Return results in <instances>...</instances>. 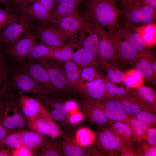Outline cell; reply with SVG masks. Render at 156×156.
<instances>
[{
  "label": "cell",
  "mask_w": 156,
  "mask_h": 156,
  "mask_svg": "<svg viewBox=\"0 0 156 156\" xmlns=\"http://www.w3.org/2000/svg\"><path fill=\"white\" fill-rule=\"evenodd\" d=\"M111 0H87L84 17L92 24L105 28L109 32L116 29L122 10Z\"/></svg>",
  "instance_id": "6da1fadb"
},
{
  "label": "cell",
  "mask_w": 156,
  "mask_h": 156,
  "mask_svg": "<svg viewBox=\"0 0 156 156\" xmlns=\"http://www.w3.org/2000/svg\"><path fill=\"white\" fill-rule=\"evenodd\" d=\"M120 18L121 23L135 27L155 23L156 10L151 7L139 3L122 10Z\"/></svg>",
  "instance_id": "7a4b0ae2"
},
{
  "label": "cell",
  "mask_w": 156,
  "mask_h": 156,
  "mask_svg": "<svg viewBox=\"0 0 156 156\" xmlns=\"http://www.w3.org/2000/svg\"><path fill=\"white\" fill-rule=\"evenodd\" d=\"M18 105L9 102L0 105V123L10 130L24 127L27 121Z\"/></svg>",
  "instance_id": "3957f363"
},
{
  "label": "cell",
  "mask_w": 156,
  "mask_h": 156,
  "mask_svg": "<svg viewBox=\"0 0 156 156\" xmlns=\"http://www.w3.org/2000/svg\"><path fill=\"white\" fill-rule=\"evenodd\" d=\"M76 36L81 46L99 61L98 37L92 23L83 17L81 27Z\"/></svg>",
  "instance_id": "277c9868"
},
{
  "label": "cell",
  "mask_w": 156,
  "mask_h": 156,
  "mask_svg": "<svg viewBox=\"0 0 156 156\" xmlns=\"http://www.w3.org/2000/svg\"><path fill=\"white\" fill-rule=\"evenodd\" d=\"M53 60H49L48 58H43L38 60L46 69L55 91L66 92L72 87L68 82L64 69Z\"/></svg>",
  "instance_id": "5b68a950"
},
{
  "label": "cell",
  "mask_w": 156,
  "mask_h": 156,
  "mask_svg": "<svg viewBox=\"0 0 156 156\" xmlns=\"http://www.w3.org/2000/svg\"><path fill=\"white\" fill-rule=\"evenodd\" d=\"M98 39V53L101 59L105 60L116 65L123 62L114 44L107 36V32L104 27L93 25Z\"/></svg>",
  "instance_id": "8992f818"
},
{
  "label": "cell",
  "mask_w": 156,
  "mask_h": 156,
  "mask_svg": "<svg viewBox=\"0 0 156 156\" xmlns=\"http://www.w3.org/2000/svg\"><path fill=\"white\" fill-rule=\"evenodd\" d=\"M86 100L99 108L109 120L125 123L130 116L126 113L120 103L116 99Z\"/></svg>",
  "instance_id": "52a82bcc"
},
{
  "label": "cell",
  "mask_w": 156,
  "mask_h": 156,
  "mask_svg": "<svg viewBox=\"0 0 156 156\" xmlns=\"http://www.w3.org/2000/svg\"><path fill=\"white\" fill-rule=\"evenodd\" d=\"M107 78V77L98 78L86 83L77 81L73 85L72 88L86 100H105Z\"/></svg>",
  "instance_id": "ba28073f"
},
{
  "label": "cell",
  "mask_w": 156,
  "mask_h": 156,
  "mask_svg": "<svg viewBox=\"0 0 156 156\" xmlns=\"http://www.w3.org/2000/svg\"><path fill=\"white\" fill-rule=\"evenodd\" d=\"M107 32L108 38L123 61L133 65L139 58L145 55L139 53L129 43L122 38L116 29L112 32Z\"/></svg>",
  "instance_id": "9c48e42d"
},
{
  "label": "cell",
  "mask_w": 156,
  "mask_h": 156,
  "mask_svg": "<svg viewBox=\"0 0 156 156\" xmlns=\"http://www.w3.org/2000/svg\"><path fill=\"white\" fill-rule=\"evenodd\" d=\"M116 30L119 35L140 54L149 57L153 55L147 47L139 34L132 27L119 23Z\"/></svg>",
  "instance_id": "30bf717a"
},
{
  "label": "cell",
  "mask_w": 156,
  "mask_h": 156,
  "mask_svg": "<svg viewBox=\"0 0 156 156\" xmlns=\"http://www.w3.org/2000/svg\"><path fill=\"white\" fill-rule=\"evenodd\" d=\"M82 18L77 11L52 23L63 37L67 40L78 32L82 25Z\"/></svg>",
  "instance_id": "8fae6325"
},
{
  "label": "cell",
  "mask_w": 156,
  "mask_h": 156,
  "mask_svg": "<svg viewBox=\"0 0 156 156\" xmlns=\"http://www.w3.org/2000/svg\"><path fill=\"white\" fill-rule=\"evenodd\" d=\"M37 35L29 31L24 36L10 44L8 52L12 57L21 61L27 57L32 47L36 43Z\"/></svg>",
  "instance_id": "7c38bea8"
},
{
  "label": "cell",
  "mask_w": 156,
  "mask_h": 156,
  "mask_svg": "<svg viewBox=\"0 0 156 156\" xmlns=\"http://www.w3.org/2000/svg\"><path fill=\"white\" fill-rule=\"evenodd\" d=\"M13 81L16 87L22 92L42 96L50 91L28 75L22 72L16 73Z\"/></svg>",
  "instance_id": "4fadbf2b"
},
{
  "label": "cell",
  "mask_w": 156,
  "mask_h": 156,
  "mask_svg": "<svg viewBox=\"0 0 156 156\" xmlns=\"http://www.w3.org/2000/svg\"><path fill=\"white\" fill-rule=\"evenodd\" d=\"M68 44L73 51L71 60L78 66L82 68L88 66L98 67L99 61L81 46L76 35L69 39Z\"/></svg>",
  "instance_id": "5bb4252c"
},
{
  "label": "cell",
  "mask_w": 156,
  "mask_h": 156,
  "mask_svg": "<svg viewBox=\"0 0 156 156\" xmlns=\"http://www.w3.org/2000/svg\"><path fill=\"white\" fill-rule=\"evenodd\" d=\"M116 99L120 101L125 110L129 115L134 116L144 110L156 112V106L129 93L121 98Z\"/></svg>",
  "instance_id": "9a60e30c"
},
{
  "label": "cell",
  "mask_w": 156,
  "mask_h": 156,
  "mask_svg": "<svg viewBox=\"0 0 156 156\" xmlns=\"http://www.w3.org/2000/svg\"><path fill=\"white\" fill-rule=\"evenodd\" d=\"M22 72L47 88L50 92L55 91L51 83L47 71L38 62L24 65Z\"/></svg>",
  "instance_id": "2e32d148"
},
{
  "label": "cell",
  "mask_w": 156,
  "mask_h": 156,
  "mask_svg": "<svg viewBox=\"0 0 156 156\" xmlns=\"http://www.w3.org/2000/svg\"><path fill=\"white\" fill-rule=\"evenodd\" d=\"M80 105L85 117L90 122L101 127L109 125L110 120L99 108L86 99L81 101Z\"/></svg>",
  "instance_id": "e0dca14e"
},
{
  "label": "cell",
  "mask_w": 156,
  "mask_h": 156,
  "mask_svg": "<svg viewBox=\"0 0 156 156\" xmlns=\"http://www.w3.org/2000/svg\"><path fill=\"white\" fill-rule=\"evenodd\" d=\"M37 35L38 39L52 47L64 45L67 40L54 25L48 26L44 25L40 28Z\"/></svg>",
  "instance_id": "ac0fdd59"
},
{
  "label": "cell",
  "mask_w": 156,
  "mask_h": 156,
  "mask_svg": "<svg viewBox=\"0 0 156 156\" xmlns=\"http://www.w3.org/2000/svg\"><path fill=\"white\" fill-rule=\"evenodd\" d=\"M42 105L36 99L25 95L21 96L18 102L20 108L28 120L40 116V110Z\"/></svg>",
  "instance_id": "d6986e66"
},
{
  "label": "cell",
  "mask_w": 156,
  "mask_h": 156,
  "mask_svg": "<svg viewBox=\"0 0 156 156\" xmlns=\"http://www.w3.org/2000/svg\"><path fill=\"white\" fill-rule=\"evenodd\" d=\"M27 27L23 21L19 23L14 21L7 25L1 33L0 39L4 43L10 44L26 32Z\"/></svg>",
  "instance_id": "ffe728a7"
},
{
  "label": "cell",
  "mask_w": 156,
  "mask_h": 156,
  "mask_svg": "<svg viewBox=\"0 0 156 156\" xmlns=\"http://www.w3.org/2000/svg\"><path fill=\"white\" fill-rule=\"evenodd\" d=\"M83 0H71L57 5L55 11L49 17L46 24L73 14L77 11L79 5Z\"/></svg>",
  "instance_id": "44dd1931"
},
{
  "label": "cell",
  "mask_w": 156,
  "mask_h": 156,
  "mask_svg": "<svg viewBox=\"0 0 156 156\" xmlns=\"http://www.w3.org/2000/svg\"><path fill=\"white\" fill-rule=\"evenodd\" d=\"M30 1L32 2L31 5H29L26 4L20 8L25 14L37 20L40 23L46 24L50 14L37 0H30Z\"/></svg>",
  "instance_id": "7402d4cb"
},
{
  "label": "cell",
  "mask_w": 156,
  "mask_h": 156,
  "mask_svg": "<svg viewBox=\"0 0 156 156\" xmlns=\"http://www.w3.org/2000/svg\"><path fill=\"white\" fill-rule=\"evenodd\" d=\"M23 146L31 151L43 146L49 141L44 136L31 130L21 131Z\"/></svg>",
  "instance_id": "603a6c76"
},
{
  "label": "cell",
  "mask_w": 156,
  "mask_h": 156,
  "mask_svg": "<svg viewBox=\"0 0 156 156\" xmlns=\"http://www.w3.org/2000/svg\"><path fill=\"white\" fill-rule=\"evenodd\" d=\"M63 138L60 146L64 156H86L85 149L77 143L75 138L65 135Z\"/></svg>",
  "instance_id": "cb8c5ba5"
},
{
  "label": "cell",
  "mask_w": 156,
  "mask_h": 156,
  "mask_svg": "<svg viewBox=\"0 0 156 156\" xmlns=\"http://www.w3.org/2000/svg\"><path fill=\"white\" fill-rule=\"evenodd\" d=\"M133 28L139 34L147 47L149 48L156 44L155 23Z\"/></svg>",
  "instance_id": "d4e9b609"
},
{
  "label": "cell",
  "mask_w": 156,
  "mask_h": 156,
  "mask_svg": "<svg viewBox=\"0 0 156 156\" xmlns=\"http://www.w3.org/2000/svg\"><path fill=\"white\" fill-rule=\"evenodd\" d=\"M154 57L143 56L137 60L133 64L135 68L145 79L152 82L153 73L151 67V61Z\"/></svg>",
  "instance_id": "484cf974"
},
{
  "label": "cell",
  "mask_w": 156,
  "mask_h": 156,
  "mask_svg": "<svg viewBox=\"0 0 156 156\" xmlns=\"http://www.w3.org/2000/svg\"><path fill=\"white\" fill-rule=\"evenodd\" d=\"M96 134L87 127H82L76 131L74 138L77 143L83 148L92 146L95 142Z\"/></svg>",
  "instance_id": "4316f807"
},
{
  "label": "cell",
  "mask_w": 156,
  "mask_h": 156,
  "mask_svg": "<svg viewBox=\"0 0 156 156\" xmlns=\"http://www.w3.org/2000/svg\"><path fill=\"white\" fill-rule=\"evenodd\" d=\"M125 123L131 131L133 141L138 143L142 142V138L149 128L133 116H130Z\"/></svg>",
  "instance_id": "83f0119b"
},
{
  "label": "cell",
  "mask_w": 156,
  "mask_h": 156,
  "mask_svg": "<svg viewBox=\"0 0 156 156\" xmlns=\"http://www.w3.org/2000/svg\"><path fill=\"white\" fill-rule=\"evenodd\" d=\"M109 125L119 135L127 148L132 149V135L129 127L125 122L119 121L110 120Z\"/></svg>",
  "instance_id": "f1b7e54d"
},
{
  "label": "cell",
  "mask_w": 156,
  "mask_h": 156,
  "mask_svg": "<svg viewBox=\"0 0 156 156\" xmlns=\"http://www.w3.org/2000/svg\"><path fill=\"white\" fill-rule=\"evenodd\" d=\"M40 115L44 119L49 126L51 133L49 136L52 139L60 137L63 138L65 134L62 131L47 108L43 104L40 110Z\"/></svg>",
  "instance_id": "f546056e"
},
{
  "label": "cell",
  "mask_w": 156,
  "mask_h": 156,
  "mask_svg": "<svg viewBox=\"0 0 156 156\" xmlns=\"http://www.w3.org/2000/svg\"><path fill=\"white\" fill-rule=\"evenodd\" d=\"M99 61L105 69L107 78L110 81L115 83L124 82L125 78V73L107 60L101 59Z\"/></svg>",
  "instance_id": "4dcf8cb0"
},
{
  "label": "cell",
  "mask_w": 156,
  "mask_h": 156,
  "mask_svg": "<svg viewBox=\"0 0 156 156\" xmlns=\"http://www.w3.org/2000/svg\"><path fill=\"white\" fill-rule=\"evenodd\" d=\"M108 138L112 148L118 154L125 148L127 147L125 144L117 133L110 126L101 127Z\"/></svg>",
  "instance_id": "1f68e13d"
},
{
  "label": "cell",
  "mask_w": 156,
  "mask_h": 156,
  "mask_svg": "<svg viewBox=\"0 0 156 156\" xmlns=\"http://www.w3.org/2000/svg\"><path fill=\"white\" fill-rule=\"evenodd\" d=\"M95 142L97 147L102 155L109 156H116L118 155L101 129L96 134Z\"/></svg>",
  "instance_id": "d6a6232c"
},
{
  "label": "cell",
  "mask_w": 156,
  "mask_h": 156,
  "mask_svg": "<svg viewBox=\"0 0 156 156\" xmlns=\"http://www.w3.org/2000/svg\"><path fill=\"white\" fill-rule=\"evenodd\" d=\"M73 51L68 44L53 47L50 58L60 62H66L71 60Z\"/></svg>",
  "instance_id": "836d02e7"
},
{
  "label": "cell",
  "mask_w": 156,
  "mask_h": 156,
  "mask_svg": "<svg viewBox=\"0 0 156 156\" xmlns=\"http://www.w3.org/2000/svg\"><path fill=\"white\" fill-rule=\"evenodd\" d=\"M131 91H128L130 94L140 98L145 101L156 106V94L155 91L152 88L143 85Z\"/></svg>",
  "instance_id": "e575fe53"
},
{
  "label": "cell",
  "mask_w": 156,
  "mask_h": 156,
  "mask_svg": "<svg viewBox=\"0 0 156 156\" xmlns=\"http://www.w3.org/2000/svg\"><path fill=\"white\" fill-rule=\"evenodd\" d=\"M27 125L31 130L41 135L49 136L51 134V130L49 126L41 116L28 120Z\"/></svg>",
  "instance_id": "d590c367"
},
{
  "label": "cell",
  "mask_w": 156,
  "mask_h": 156,
  "mask_svg": "<svg viewBox=\"0 0 156 156\" xmlns=\"http://www.w3.org/2000/svg\"><path fill=\"white\" fill-rule=\"evenodd\" d=\"M53 48L42 42L36 43L31 49L27 57L37 60L50 58Z\"/></svg>",
  "instance_id": "8d00e7d4"
},
{
  "label": "cell",
  "mask_w": 156,
  "mask_h": 156,
  "mask_svg": "<svg viewBox=\"0 0 156 156\" xmlns=\"http://www.w3.org/2000/svg\"><path fill=\"white\" fill-rule=\"evenodd\" d=\"M125 74L123 83L129 89H135L142 86L144 79L135 69L129 70Z\"/></svg>",
  "instance_id": "74e56055"
},
{
  "label": "cell",
  "mask_w": 156,
  "mask_h": 156,
  "mask_svg": "<svg viewBox=\"0 0 156 156\" xmlns=\"http://www.w3.org/2000/svg\"><path fill=\"white\" fill-rule=\"evenodd\" d=\"M82 68L71 60L64 62V70L72 88L73 85L78 80Z\"/></svg>",
  "instance_id": "f35d334b"
},
{
  "label": "cell",
  "mask_w": 156,
  "mask_h": 156,
  "mask_svg": "<svg viewBox=\"0 0 156 156\" xmlns=\"http://www.w3.org/2000/svg\"><path fill=\"white\" fill-rule=\"evenodd\" d=\"M97 67L88 66L82 68L78 81L82 83L88 82L96 79L106 77L98 70Z\"/></svg>",
  "instance_id": "ab89813d"
},
{
  "label": "cell",
  "mask_w": 156,
  "mask_h": 156,
  "mask_svg": "<svg viewBox=\"0 0 156 156\" xmlns=\"http://www.w3.org/2000/svg\"><path fill=\"white\" fill-rule=\"evenodd\" d=\"M116 84L108 80L107 78L106 79V99H119L129 94L127 90L125 88L117 87Z\"/></svg>",
  "instance_id": "60d3db41"
},
{
  "label": "cell",
  "mask_w": 156,
  "mask_h": 156,
  "mask_svg": "<svg viewBox=\"0 0 156 156\" xmlns=\"http://www.w3.org/2000/svg\"><path fill=\"white\" fill-rule=\"evenodd\" d=\"M0 143L13 149L23 146L21 131L9 133Z\"/></svg>",
  "instance_id": "b9f144b4"
},
{
  "label": "cell",
  "mask_w": 156,
  "mask_h": 156,
  "mask_svg": "<svg viewBox=\"0 0 156 156\" xmlns=\"http://www.w3.org/2000/svg\"><path fill=\"white\" fill-rule=\"evenodd\" d=\"M133 116L149 128L156 126V115L155 112L144 110Z\"/></svg>",
  "instance_id": "7bdbcfd3"
},
{
  "label": "cell",
  "mask_w": 156,
  "mask_h": 156,
  "mask_svg": "<svg viewBox=\"0 0 156 156\" xmlns=\"http://www.w3.org/2000/svg\"><path fill=\"white\" fill-rule=\"evenodd\" d=\"M38 155L41 156H64L61 149L60 145L49 141L43 146L39 153Z\"/></svg>",
  "instance_id": "ee69618b"
},
{
  "label": "cell",
  "mask_w": 156,
  "mask_h": 156,
  "mask_svg": "<svg viewBox=\"0 0 156 156\" xmlns=\"http://www.w3.org/2000/svg\"><path fill=\"white\" fill-rule=\"evenodd\" d=\"M44 103L47 108H51L57 110L62 113L68 118L69 113L65 109L63 103L54 98L46 99Z\"/></svg>",
  "instance_id": "f6af8a7d"
},
{
  "label": "cell",
  "mask_w": 156,
  "mask_h": 156,
  "mask_svg": "<svg viewBox=\"0 0 156 156\" xmlns=\"http://www.w3.org/2000/svg\"><path fill=\"white\" fill-rule=\"evenodd\" d=\"M139 144V146L137 151L135 152L138 156H156V148L144 142H142Z\"/></svg>",
  "instance_id": "bcb514c9"
},
{
  "label": "cell",
  "mask_w": 156,
  "mask_h": 156,
  "mask_svg": "<svg viewBox=\"0 0 156 156\" xmlns=\"http://www.w3.org/2000/svg\"><path fill=\"white\" fill-rule=\"evenodd\" d=\"M16 20V19L11 14L8 7H6L5 9H0V31L2 30L6 26L12 22Z\"/></svg>",
  "instance_id": "7dc6e473"
},
{
  "label": "cell",
  "mask_w": 156,
  "mask_h": 156,
  "mask_svg": "<svg viewBox=\"0 0 156 156\" xmlns=\"http://www.w3.org/2000/svg\"><path fill=\"white\" fill-rule=\"evenodd\" d=\"M85 117L83 112L79 109L69 114L67 121L70 125H76L82 122Z\"/></svg>",
  "instance_id": "c3c4849f"
},
{
  "label": "cell",
  "mask_w": 156,
  "mask_h": 156,
  "mask_svg": "<svg viewBox=\"0 0 156 156\" xmlns=\"http://www.w3.org/2000/svg\"><path fill=\"white\" fill-rule=\"evenodd\" d=\"M10 155L13 156H33L35 155L32 151L23 146L16 148L13 149L10 152Z\"/></svg>",
  "instance_id": "681fc988"
},
{
  "label": "cell",
  "mask_w": 156,
  "mask_h": 156,
  "mask_svg": "<svg viewBox=\"0 0 156 156\" xmlns=\"http://www.w3.org/2000/svg\"><path fill=\"white\" fill-rule=\"evenodd\" d=\"M51 15L55 11L58 4L55 0H37Z\"/></svg>",
  "instance_id": "f907efd6"
},
{
  "label": "cell",
  "mask_w": 156,
  "mask_h": 156,
  "mask_svg": "<svg viewBox=\"0 0 156 156\" xmlns=\"http://www.w3.org/2000/svg\"><path fill=\"white\" fill-rule=\"evenodd\" d=\"M8 80L7 75L0 67V96L4 93L8 86Z\"/></svg>",
  "instance_id": "816d5d0a"
},
{
  "label": "cell",
  "mask_w": 156,
  "mask_h": 156,
  "mask_svg": "<svg viewBox=\"0 0 156 156\" xmlns=\"http://www.w3.org/2000/svg\"><path fill=\"white\" fill-rule=\"evenodd\" d=\"M63 104L65 109L69 114L79 110V104L77 101L74 100H66Z\"/></svg>",
  "instance_id": "f5cc1de1"
},
{
  "label": "cell",
  "mask_w": 156,
  "mask_h": 156,
  "mask_svg": "<svg viewBox=\"0 0 156 156\" xmlns=\"http://www.w3.org/2000/svg\"><path fill=\"white\" fill-rule=\"evenodd\" d=\"M142 0H120L121 7L125 10L131 6L139 4Z\"/></svg>",
  "instance_id": "db71d44e"
},
{
  "label": "cell",
  "mask_w": 156,
  "mask_h": 156,
  "mask_svg": "<svg viewBox=\"0 0 156 156\" xmlns=\"http://www.w3.org/2000/svg\"><path fill=\"white\" fill-rule=\"evenodd\" d=\"M120 153L121 156H138L136 152L132 149L126 147L122 150Z\"/></svg>",
  "instance_id": "11a10c76"
},
{
  "label": "cell",
  "mask_w": 156,
  "mask_h": 156,
  "mask_svg": "<svg viewBox=\"0 0 156 156\" xmlns=\"http://www.w3.org/2000/svg\"><path fill=\"white\" fill-rule=\"evenodd\" d=\"M11 131L5 128L0 123V141L4 139L10 133Z\"/></svg>",
  "instance_id": "9f6ffc18"
},
{
  "label": "cell",
  "mask_w": 156,
  "mask_h": 156,
  "mask_svg": "<svg viewBox=\"0 0 156 156\" xmlns=\"http://www.w3.org/2000/svg\"><path fill=\"white\" fill-rule=\"evenodd\" d=\"M30 0H9V3L20 8L23 5L27 3Z\"/></svg>",
  "instance_id": "6f0895ef"
},
{
  "label": "cell",
  "mask_w": 156,
  "mask_h": 156,
  "mask_svg": "<svg viewBox=\"0 0 156 156\" xmlns=\"http://www.w3.org/2000/svg\"><path fill=\"white\" fill-rule=\"evenodd\" d=\"M151 65L153 73V77L152 82L154 85H155L156 79V60L155 58L152 61Z\"/></svg>",
  "instance_id": "680465c9"
},
{
  "label": "cell",
  "mask_w": 156,
  "mask_h": 156,
  "mask_svg": "<svg viewBox=\"0 0 156 156\" xmlns=\"http://www.w3.org/2000/svg\"><path fill=\"white\" fill-rule=\"evenodd\" d=\"M140 3L151 7L156 10V0H142Z\"/></svg>",
  "instance_id": "91938a15"
},
{
  "label": "cell",
  "mask_w": 156,
  "mask_h": 156,
  "mask_svg": "<svg viewBox=\"0 0 156 156\" xmlns=\"http://www.w3.org/2000/svg\"><path fill=\"white\" fill-rule=\"evenodd\" d=\"M10 155V152L6 149H0V156H9Z\"/></svg>",
  "instance_id": "94428289"
},
{
  "label": "cell",
  "mask_w": 156,
  "mask_h": 156,
  "mask_svg": "<svg viewBox=\"0 0 156 156\" xmlns=\"http://www.w3.org/2000/svg\"><path fill=\"white\" fill-rule=\"evenodd\" d=\"M0 3L4 4L6 7H8L9 3V0H0Z\"/></svg>",
  "instance_id": "6125c7cd"
},
{
  "label": "cell",
  "mask_w": 156,
  "mask_h": 156,
  "mask_svg": "<svg viewBox=\"0 0 156 156\" xmlns=\"http://www.w3.org/2000/svg\"><path fill=\"white\" fill-rule=\"evenodd\" d=\"M71 0H55L58 5Z\"/></svg>",
  "instance_id": "be15d7a7"
},
{
  "label": "cell",
  "mask_w": 156,
  "mask_h": 156,
  "mask_svg": "<svg viewBox=\"0 0 156 156\" xmlns=\"http://www.w3.org/2000/svg\"><path fill=\"white\" fill-rule=\"evenodd\" d=\"M3 60V57L1 53L0 52V67L1 66L2 64Z\"/></svg>",
  "instance_id": "e7e4bbea"
},
{
  "label": "cell",
  "mask_w": 156,
  "mask_h": 156,
  "mask_svg": "<svg viewBox=\"0 0 156 156\" xmlns=\"http://www.w3.org/2000/svg\"><path fill=\"white\" fill-rule=\"evenodd\" d=\"M111 0L113 1H114V2H115L116 3L117 2H118V1H120V0Z\"/></svg>",
  "instance_id": "03108f58"
},
{
  "label": "cell",
  "mask_w": 156,
  "mask_h": 156,
  "mask_svg": "<svg viewBox=\"0 0 156 156\" xmlns=\"http://www.w3.org/2000/svg\"></svg>",
  "instance_id": "003e7915"
}]
</instances>
